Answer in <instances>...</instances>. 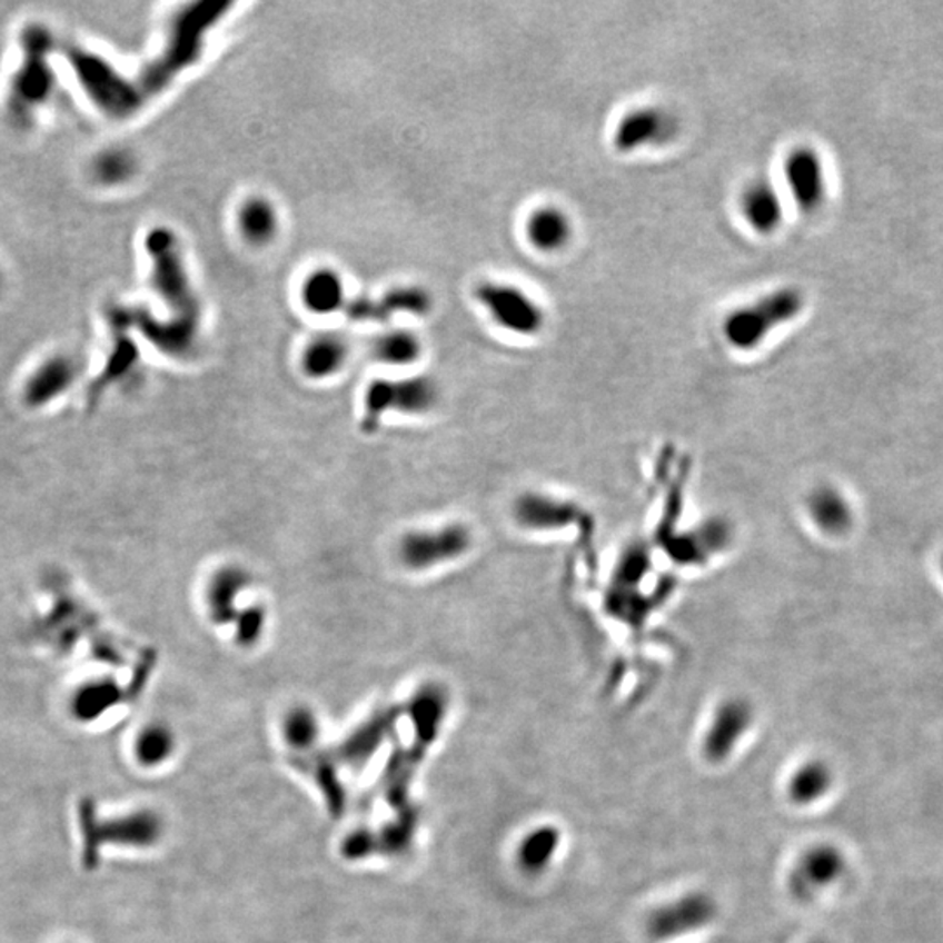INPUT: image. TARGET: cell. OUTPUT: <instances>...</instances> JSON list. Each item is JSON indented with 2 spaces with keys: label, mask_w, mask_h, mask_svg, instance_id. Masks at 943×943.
<instances>
[{
  "label": "cell",
  "mask_w": 943,
  "mask_h": 943,
  "mask_svg": "<svg viewBox=\"0 0 943 943\" xmlns=\"http://www.w3.org/2000/svg\"><path fill=\"white\" fill-rule=\"evenodd\" d=\"M152 262V287L170 309L167 320H156L146 311L121 314L125 326L139 327L143 338L168 357L186 358L195 351L200 336V302L192 290L177 236L170 229H152L146 238Z\"/></svg>",
  "instance_id": "obj_1"
},
{
  "label": "cell",
  "mask_w": 943,
  "mask_h": 943,
  "mask_svg": "<svg viewBox=\"0 0 943 943\" xmlns=\"http://www.w3.org/2000/svg\"><path fill=\"white\" fill-rule=\"evenodd\" d=\"M229 8L232 4L222 0H204L188 6L173 18L161 53L142 70L139 81L131 82L142 106L200 60L205 37L226 17Z\"/></svg>",
  "instance_id": "obj_2"
},
{
  "label": "cell",
  "mask_w": 943,
  "mask_h": 943,
  "mask_svg": "<svg viewBox=\"0 0 943 943\" xmlns=\"http://www.w3.org/2000/svg\"><path fill=\"white\" fill-rule=\"evenodd\" d=\"M78 823L82 837V866L86 871H97L100 865V851L107 844L152 847L163 835V822L152 811H135L127 816L103 820L90 797L79 801Z\"/></svg>",
  "instance_id": "obj_3"
},
{
  "label": "cell",
  "mask_w": 943,
  "mask_h": 943,
  "mask_svg": "<svg viewBox=\"0 0 943 943\" xmlns=\"http://www.w3.org/2000/svg\"><path fill=\"white\" fill-rule=\"evenodd\" d=\"M804 294L795 287L774 290L761 301L736 309L725 318L724 336L731 346L750 351L767 339L777 327L785 326L804 309Z\"/></svg>",
  "instance_id": "obj_4"
},
{
  "label": "cell",
  "mask_w": 943,
  "mask_h": 943,
  "mask_svg": "<svg viewBox=\"0 0 943 943\" xmlns=\"http://www.w3.org/2000/svg\"><path fill=\"white\" fill-rule=\"evenodd\" d=\"M51 37L41 27H30L23 36L24 61L12 79L9 91V115L14 121L29 122L39 107L44 106L53 72L48 63Z\"/></svg>",
  "instance_id": "obj_5"
},
{
  "label": "cell",
  "mask_w": 943,
  "mask_h": 943,
  "mask_svg": "<svg viewBox=\"0 0 943 943\" xmlns=\"http://www.w3.org/2000/svg\"><path fill=\"white\" fill-rule=\"evenodd\" d=\"M474 547L472 529L464 523H446L436 528L409 529L397 544L400 565L409 572H428L458 562Z\"/></svg>",
  "instance_id": "obj_6"
},
{
  "label": "cell",
  "mask_w": 943,
  "mask_h": 943,
  "mask_svg": "<svg viewBox=\"0 0 943 943\" xmlns=\"http://www.w3.org/2000/svg\"><path fill=\"white\" fill-rule=\"evenodd\" d=\"M69 58L82 88L106 115L112 118H128L142 107L131 81L115 67H110L103 58L79 49L72 51Z\"/></svg>",
  "instance_id": "obj_7"
},
{
  "label": "cell",
  "mask_w": 943,
  "mask_h": 943,
  "mask_svg": "<svg viewBox=\"0 0 943 943\" xmlns=\"http://www.w3.org/2000/svg\"><path fill=\"white\" fill-rule=\"evenodd\" d=\"M477 301L492 315L493 320L519 336H535L545 324L544 311L537 301L519 287L496 281H484L476 290Z\"/></svg>",
  "instance_id": "obj_8"
},
{
  "label": "cell",
  "mask_w": 943,
  "mask_h": 943,
  "mask_svg": "<svg viewBox=\"0 0 943 943\" xmlns=\"http://www.w3.org/2000/svg\"><path fill=\"white\" fill-rule=\"evenodd\" d=\"M403 716L404 706L383 707L324 756L338 771L339 767L363 768L391 736L395 725L399 724Z\"/></svg>",
  "instance_id": "obj_9"
},
{
  "label": "cell",
  "mask_w": 943,
  "mask_h": 943,
  "mask_svg": "<svg viewBox=\"0 0 943 943\" xmlns=\"http://www.w3.org/2000/svg\"><path fill=\"white\" fill-rule=\"evenodd\" d=\"M716 903L706 893H688L664 903L648 915L647 930L652 939L672 940L697 932L715 920Z\"/></svg>",
  "instance_id": "obj_10"
},
{
  "label": "cell",
  "mask_w": 943,
  "mask_h": 943,
  "mask_svg": "<svg viewBox=\"0 0 943 943\" xmlns=\"http://www.w3.org/2000/svg\"><path fill=\"white\" fill-rule=\"evenodd\" d=\"M846 871L847 860L842 850L830 842H820L802 853L797 865L793 868L790 884L795 895L811 899L835 886Z\"/></svg>",
  "instance_id": "obj_11"
},
{
  "label": "cell",
  "mask_w": 943,
  "mask_h": 943,
  "mask_svg": "<svg viewBox=\"0 0 943 943\" xmlns=\"http://www.w3.org/2000/svg\"><path fill=\"white\" fill-rule=\"evenodd\" d=\"M252 586V574L240 563H226L214 569L205 586L204 599L214 626L231 627L240 611V599Z\"/></svg>",
  "instance_id": "obj_12"
},
{
  "label": "cell",
  "mask_w": 943,
  "mask_h": 943,
  "mask_svg": "<svg viewBox=\"0 0 943 943\" xmlns=\"http://www.w3.org/2000/svg\"><path fill=\"white\" fill-rule=\"evenodd\" d=\"M786 183L804 214H816L826 200V177L822 158L811 147H798L786 159Z\"/></svg>",
  "instance_id": "obj_13"
},
{
  "label": "cell",
  "mask_w": 943,
  "mask_h": 943,
  "mask_svg": "<svg viewBox=\"0 0 943 943\" xmlns=\"http://www.w3.org/2000/svg\"><path fill=\"white\" fill-rule=\"evenodd\" d=\"M678 130L675 116L659 107L631 110L618 121L614 146L618 152L638 151L645 146H657L673 139Z\"/></svg>",
  "instance_id": "obj_14"
},
{
  "label": "cell",
  "mask_w": 943,
  "mask_h": 943,
  "mask_svg": "<svg viewBox=\"0 0 943 943\" xmlns=\"http://www.w3.org/2000/svg\"><path fill=\"white\" fill-rule=\"evenodd\" d=\"M752 707L743 699H728L716 707L704 734L703 753L712 764H722L736 750L752 725Z\"/></svg>",
  "instance_id": "obj_15"
},
{
  "label": "cell",
  "mask_w": 943,
  "mask_h": 943,
  "mask_svg": "<svg viewBox=\"0 0 943 943\" xmlns=\"http://www.w3.org/2000/svg\"><path fill=\"white\" fill-rule=\"evenodd\" d=\"M449 712V692L439 682L419 685L404 704V715L411 722L413 741L430 748L436 743Z\"/></svg>",
  "instance_id": "obj_16"
},
{
  "label": "cell",
  "mask_w": 943,
  "mask_h": 943,
  "mask_svg": "<svg viewBox=\"0 0 943 943\" xmlns=\"http://www.w3.org/2000/svg\"><path fill=\"white\" fill-rule=\"evenodd\" d=\"M813 525L830 538L847 537L854 528L853 504L834 484H820L805 500Z\"/></svg>",
  "instance_id": "obj_17"
},
{
  "label": "cell",
  "mask_w": 943,
  "mask_h": 943,
  "mask_svg": "<svg viewBox=\"0 0 943 943\" xmlns=\"http://www.w3.org/2000/svg\"><path fill=\"white\" fill-rule=\"evenodd\" d=\"M78 378V364L67 355L46 358L27 378L23 400L27 406L41 407L66 394Z\"/></svg>",
  "instance_id": "obj_18"
},
{
  "label": "cell",
  "mask_w": 943,
  "mask_h": 943,
  "mask_svg": "<svg viewBox=\"0 0 943 943\" xmlns=\"http://www.w3.org/2000/svg\"><path fill=\"white\" fill-rule=\"evenodd\" d=\"M350 343L339 332H321L302 348L301 370L309 379H329L339 375L350 360Z\"/></svg>",
  "instance_id": "obj_19"
},
{
  "label": "cell",
  "mask_w": 943,
  "mask_h": 943,
  "mask_svg": "<svg viewBox=\"0 0 943 943\" xmlns=\"http://www.w3.org/2000/svg\"><path fill=\"white\" fill-rule=\"evenodd\" d=\"M301 301L309 314L329 317L345 311L348 305L346 285L341 275L330 268L315 269L301 285Z\"/></svg>",
  "instance_id": "obj_20"
},
{
  "label": "cell",
  "mask_w": 943,
  "mask_h": 943,
  "mask_svg": "<svg viewBox=\"0 0 943 943\" xmlns=\"http://www.w3.org/2000/svg\"><path fill=\"white\" fill-rule=\"evenodd\" d=\"M440 400V388L436 379L427 375L391 379V411L407 416H424L436 409Z\"/></svg>",
  "instance_id": "obj_21"
},
{
  "label": "cell",
  "mask_w": 943,
  "mask_h": 943,
  "mask_svg": "<svg viewBox=\"0 0 943 943\" xmlns=\"http://www.w3.org/2000/svg\"><path fill=\"white\" fill-rule=\"evenodd\" d=\"M572 516H574V508L568 504H559L556 498L540 495V493H526L514 504V517L523 528H562L568 525Z\"/></svg>",
  "instance_id": "obj_22"
},
{
  "label": "cell",
  "mask_w": 943,
  "mask_h": 943,
  "mask_svg": "<svg viewBox=\"0 0 943 943\" xmlns=\"http://www.w3.org/2000/svg\"><path fill=\"white\" fill-rule=\"evenodd\" d=\"M280 216L268 198L252 196L238 210V231L247 244L266 247L277 238Z\"/></svg>",
  "instance_id": "obj_23"
},
{
  "label": "cell",
  "mask_w": 943,
  "mask_h": 943,
  "mask_svg": "<svg viewBox=\"0 0 943 943\" xmlns=\"http://www.w3.org/2000/svg\"><path fill=\"white\" fill-rule=\"evenodd\" d=\"M526 236L540 252H556L568 244L572 225L562 208L542 207L526 220Z\"/></svg>",
  "instance_id": "obj_24"
},
{
  "label": "cell",
  "mask_w": 943,
  "mask_h": 943,
  "mask_svg": "<svg viewBox=\"0 0 943 943\" xmlns=\"http://www.w3.org/2000/svg\"><path fill=\"white\" fill-rule=\"evenodd\" d=\"M744 219L761 235L776 231L783 220V204L776 189L767 182H755L743 196Z\"/></svg>",
  "instance_id": "obj_25"
},
{
  "label": "cell",
  "mask_w": 943,
  "mask_h": 943,
  "mask_svg": "<svg viewBox=\"0 0 943 943\" xmlns=\"http://www.w3.org/2000/svg\"><path fill=\"white\" fill-rule=\"evenodd\" d=\"M834 786V773L823 761H810L793 771L788 780V798L795 805H813L828 795Z\"/></svg>",
  "instance_id": "obj_26"
},
{
  "label": "cell",
  "mask_w": 943,
  "mask_h": 943,
  "mask_svg": "<svg viewBox=\"0 0 943 943\" xmlns=\"http://www.w3.org/2000/svg\"><path fill=\"white\" fill-rule=\"evenodd\" d=\"M376 363L388 367H407L418 363L424 355V343L409 329H390L378 334L370 346Z\"/></svg>",
  "instance_id": "obj_27"
},
{
  "label": "cell",
  "mask_w": 943,
  "mask_h": 943,
  "mask_svg": "<svg viewBox=\"0 0 943 943\" xmlns=\"http://www.w3.org/2000/svg\"><path fill=\"white\" fill-rule=\"evenodd\" d=\"M562 846V834L554 826H540L529 832L517 850V863L526 874H542L556 858Z\"/></svg>",
  "instance_id": "obj_28"
},
{
  "label": "cell",
  "mask_w": 943,
  "mask_h": 943,
  "mask_svg": "<svg viewBox=\"0 0 943 943\" xmlns=\"http://www.w3.org/2000/svg\"><path fill=\"white\" fill-rule=\"evenodd\" d=\"M122 694L110 679L86 682L72 697V713L81 722H93L121 703Z\"/></svg>",
  "instance_id": "obj_29"
},
{
  "label": "cell",
  "mask_w": 943,
  "mask_h": 943,
  "mask_svg": "<svg viewBox=\"0 0 943 943\" xmlns=\"http://www.w3.org/2000/svg\"><path fill=\"white\" fill-rule=\"evenodd\" d=\"M281 734L290 748L296 752H306L314 748L320 737V719L311 707L297 704L284 716Z\"/></svg>",
  "instance_id": "obj_30"
},
{
  "label": "cell",
  "mask_w": 943,
  "mask_h": 943,
  "mask_svg": "<svg viewBox=\"0 0 943 943\" xmlns=\"http://www.w3.org/2000/svg\"><path fill=\"white\" fill-rule=\"evenodd\" d=\"M176 750V736L168 725L149 724L135 741V756L143 767H156L170 758Z\"/></svg>",
  "instance_id": "obj_31"
},
{
  "label": "cell",
  "mask_w": 943,
  "mask_h": 943,
  "mask_svg": "<svg viewBox=\"0 0 943 943\" xmlns=\"http://www.w3.org/2000/svg\"><path fill=\"white\" fill-rule=\"evenodd\" d=\"M236 645L245 651L257 647L268 627V608L262 603L241 606L231 624Z\"/></svg>",
  "instance_id": "obj_32"
},
{
  "label": "cell",
  "mask_w": 943,
  "mask_h": 943,
  "mask_svg": "<svg viewBox=\"0 0 943 943\" xmlns=\"http://www.w3.org/2000/svg\"><path fill=\"white\" fill-rule=\"evenodd\" d=\"M379 305L387 320H390L394 315L399 314L424 317L430 314L434 302H431L430 294L419 287H397V289L388 290L379 299Z\"/></svg>",
  "instance_id": "obj_33"
},
{
  "label": "cell",
  "mask_w": 943,
  "mask_h": 943,
  "mask_svg": "<svg viewBox=\"0 0 943 943\" xmlns=\"http://www.w3.org/2000/svg\"><path fill=\"white\" fill-rule=\"evenodd\" d=\"M135 171H137V159L122 149L102 152L93 163L95 179L107 186L127 182L135 176Z\"/></svg>",
  "instance_id": "obj_34"
},
{
  "label": "cell",
  "mask_w": 943,
  "mask_h": 943,
  "mask_svg": "<svg viewBox=\"0 0 943 943\" xmlns=\"http://www.w3.org/2000/svg\"><path fill=\"white\" fill-rule=\"evenodd\" d=\"M364 409L363 428L370 434L379 427L383 416L391 411V379L379 378L367 385Z\"/></svg>",
  "instance_id": "obj_35"
},
{
  "label": "cell",
  "mask_w": 943,
  "mask_h": 943,
  "mask_svg": "<svg viewBox=\"0 0 943 943\" xmlns=\"http://www.w3.org/2000/svg\"><path fill=\"white\" fill-rule=\"evenodd\" d=\"M940 572H942V577H943V554H942V559H940Z\"/></svg>",
  "instance_id": "obj_36"
},
{
  "label": "cell",
  "mask_w": 943,
  "mask_h": 943,
  "mask_svg": "<svg viewBox=\"0 0 943 943\" xmlns=\"http://www.w3.org/2000/svg\"><path fill=\"white\" fill-rule=\"evenodd\" d=\"M0 281H2V272H0Z\"/></svg>",
  "instance_id": "obj_37"
},
{
  "label": "cell",
  "mask_w": 943,
  "mask_h": 943,
  "mask_svg": "<svg viewBox=\"0 0 943 943\" xmlns=\"http://www.w3.org/2000/svg\"><path fill=\"white\" fill-rule=\"evenodd\" d=\"M813 943H826V942H813Z\"/></svg>",
  "instance_id": "obj_38"
}]
</instances>
